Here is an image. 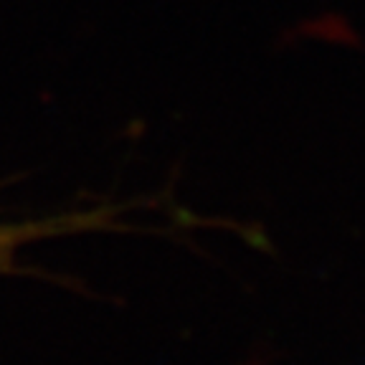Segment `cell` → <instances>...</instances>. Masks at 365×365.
I'll return each mask as SVG.
<instances>
[{"mask_svg":"<svg viewBox=\"0 0 365 365\" xmlns=\"http://www.w3.org/2000/svg\"><path fill=\"white\" fill-rule=\"evenodd\" d=\"M41 234L36 226H0V267L11 262V254L23 244L26 239H34Z\"/></svg>","mask_w":365,"mask_h":365,"instance_id":"1","label":"cell"}]
</instances>
